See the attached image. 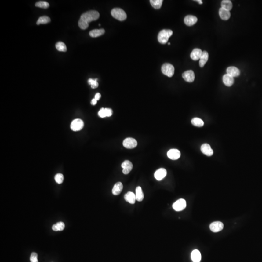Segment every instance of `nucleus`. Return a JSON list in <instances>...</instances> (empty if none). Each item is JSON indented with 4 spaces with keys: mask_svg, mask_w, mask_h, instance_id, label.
<instances>
[{
    "mask_svg": "<svg viewBox=\"0 0 262 262\" xmlns=\"http://www.w3.org/2000/svg\"><path fill=\"white\" fill-rule=\"evenodd\" d=\"M105 114H106V117H109L112 116V115L113 111L110 108H105Z\"/></svg>",
    "mask_w": 262,
    "mask_h": 262,
    "instance_id": "c9c22d12",
    "label": "nucleus"
},
{
    "mask_svg": "<svg viewBox=\"0 0 262 262\" xmlns=\"http://www.w3.org/2000/svg\"><path fill=\"white\" fill-rule=\"evenodd\" d=\"M97 100L94 98L93 99H92V101H91V104L93 105H95L97 104Z\"/></svg>",
    "mask_w": 262,
    "mask_h": 262,
    "instance_id": "4c0bfd02",
    "label": "nucleus"
},
{
    "mask_svg": "<svg viewBox=\"0 0 262 262\" xmlns=\"http://www.w3.org/2000/svg\"><path fill=\"white\" fill-rule=\"evenodd\" d=\"M167 172L166 169L163 168L159 169L155 171V178L158 181H161L166 176Z\"/></svg>",
    "mask_w": 262,
    "mask_h": 262,
    "instance_id": "4468645a",
    "label": "nucleus"
},
{
    "mask_svg": "<svg viewBox=\"0 0 262 262\" xmlns=\"http://www.w3.org/2000/svg\"><path fill=\"white\" fill-rule=\"evenodd\" d=\"M56 47L57 50L60 52H65L67 50L66 46L65 45V44L63 42H58L56 44Z\"/></svg>",
    "mask_w": 262,
    "mask_h": 262,
    "instance_id": "c85d7f7f",
    "label": "nucleus"
},
{
    "mask_svg": "<svg viewBox=\"0 0 262 262\" xmlns=\"http://www.w3.org/2000/svg\"><path fill=\"white\" fill-rule=\"evenodd\" d=\"M65 224L63 222H59L53 226L52 229L54 231H62L65 228Z\"/></svg>",
    "mask_w": 262,
    "mask_h": 262,
    "instance_id": "cd10ccee",
    "label": "nucleus"
},
{
    "mask_svg": "<svg viewBox=\"0 0 262 262\" xmlns=\"http://www.w3.org/2000/svg\"><path fill=\"white\" fill-rule=\"evenodd\" d=\"M202 52L200 49H194L190 54V57L194 61L198 60L201 58Z\"/></svg>",
    "mask_w": 262,
    "mask_h": 262,
    "instance_id": "dca6fc26",
    "label": "nucleus"
},
{
    "mask_svg": "<svg viewBox=\"0 0 262 262\" xmlns=\"http://www.w3.org/2000/svg\"><path fill=\"white\" fill-rule=\"evenodd\" d=\"M124 199L131 204H135L136 202V194L132 192H128L124 195Z\"/></svg>",
    "mask_w": 262,
    "mask_h": 262,
    "instance_id": "f3484780",
    "label": "nucleus"
},
{
    "mask_svg": "<svg viewBox=\"0 0 262 262\" xmlns=\"http://www.w3.org/2000/svg\"><path fill=\"white\" fill-rule=\"evenodd\" d=\"M50 21H51V20H50V18L49 17H47V16H42V17H40L38 19V21H37V24L38 25H39V24H48V23H50Z\"/></svg>",
    "mask_w": 262,
    "mask_h": 262,
    "instance_id": "c756f323",
    "label": "nucleus"
},
{
    "mask_svg": "<svg viewBox=\"0 0 262 262\" xmlns=\"http://www.w3.org/2000/svg\"><path fill=\"white\" fill-rule=\"evenodd\" d=\"M123 184L121 182H118L115 184L112 189V193L114 195H118L123 189Z\"/></svg>",
    "mask_w": 262,
    "mask_h": 262,
    "instance_id": "412c9836",
    "label": "nucleus"
},
{
    "mask_svg": "<svg viewBox=\"0 0 262 262\" xmlns=\"http://www.w3.org/2000/svg\"><path fill=\"white\" fill-rule=\"evenodd\" d=\"M161 71L164 75L169 77H172L174 74V67L173 65L169 63L163 64Z\"/></svg>",
    "mask_w": 262,
    "mask_h": 262,
    "instance_id": "20e7f679",
    "label": "nucleus"
},
{
    "mask_svg": "<svg viewBox=\"0 0 262 262\" xmlns=\"http://www.w3.org/2000/svg\"><path fill=\"white\" fill-rule=\"evenodd\" d=\"M38 254L35 253H32L30 256L31 262H38Z\"/></svg>",
    "mask_w": 262,
    "mask_h": 262,
    "instance_id": "72a5a7b5",
    "label": "nucleus"
},
{
    "mask_svg": "<svg viewBox=\"0 0 262 262\" xmlns=\"http://www.w3.org/2000/svg\"><path fill=\"white\" fill-rule=\"evenodd\" d=\"M54 179L56 180L57 183H58V184H61L62 183L63 180H64V176L62 174H57L54 177Z\"/></svg>",
    "mask_w": 262,
    "mask_h": 262,
    "instance_id": "473e14b6",
    "label": "nucleus"
},
{
    "mask_svg": "<svg viewBox=\"0 0 262 262\" xmlns=\"http://www.w3.org/2000/svg\"><path fill=\"white\" fill-rule=\"evenodd\" d=\"M137 142L135 139L131 137L127 138L123 142V145L127 149H132L137 146Z\"/></svg>",
    "mask_w": 262,
    "mask_h": 262,
    "instance_id": "0eeeda50",
    "label": "nucleus"
},
{
    "mask_svg": "<svg viewBox=\"0 0 262 262\" xmlns=\"http://www.w3.org/2000/svg\"><path fill=\"white\" fill-rule=\"evenodd\" d=\"M84 123L82 119L77 118L73 120L71 124V129L73 131H78L84 127Z\"/></svg>",
    "mask_w": 262,
    "mask_h": 262,
    "instance_id": "423d86ee",
    "label": "nucleus"
},
{
    "mask_svg": "<svg viewBox=\"0 0 262 262\" xmlns=\"http://www.w3.org/2000/svg\"><path fill=\"white\" fill-rule=\"evenodd\" d=\"M222 80H223L224 84L227 86L230 87V86H231L234 84V77H232V76L230 75H228V74H226V75H223Z\"/></svg>",
    "mask_w": 262,
    "mask_h": 262,
    "instance_id": "a211bd4d",
    "label": "nucleus"
},
{
    "mask_svg": "<svg viewBox=\"0 0 262 262\" xmlns=\"http://www.w3.org/2000/svg\"><path fill=\"white\" fill-rule=\"evenodd\" d=\"M208 58H209V54L206 51L202 52V53L199 61L200 67H203L204 66V65H206L207 62L208 60Z\"/></svg>",
    "mask_w": 262,
    "mask_h": 262,
    "instance_id": "aec40b11",
    "label": "nucleus"
},
{
    "mask_svg": "<svg viewBox=\"0 0 262 262\" xmlns=\"http://www.w3.org/2000/svg\"><path fill=\"white\" fill-rule=\"evenodd\" d=\"M136 200L138 202H141L144 199V194L140 187H137L136 188Z\"/></svg>",
    "mask_w": 262,
    "mask_h": 262,
    "instance_id": "393cba45",
    "label": "nucleus"
},
{
    "mask_svg": "<svg viewBox=\"0 0 262 262\" xmlns=\"http://www.w3.org/2000/svg\"><path fill=\"white\" fill-rule=\"evenodd\" d=\"M122 173L124 174H128L130 173V171L133 168L132 163L128 160H126L123 162L122 165Z\"/></svg>",
    "mask_w": 262,
    "mask_h": 262,
    "instance_id": "f8f14e48",
    "label": "nucleus"
},
{
    "mask_svg": "<svg viewBox=\"0 0 262 262\" xmlns=\"http://www.w3.org/2000/svg\"><path fill=\"white\" fill-rule=\"evenodd\" d=\"M36 7H40L42 9H47L49 7V4L45 1H40L35 4Z\"/></svg>",
    "mask_w": 262,
    "mask_h": 262,
    "instance_id": "7c9ffc66",
    "label": "nucleus"
},
{
    "mask_svg": "<svg viewBox=\"0 0 262 262\" xmlns=\"http://www.w3.org/2000/svg\"><path fill=\"white\" fill-rule=\"evenodd\" d=\"M187 206V202L183 198H180L177 200L173 204V207L174 210L176 211H181L185 209Z\"/></svg>",
    "mask_w": 262,
    "mask_h": 262,
    "instance_id": "39448f33",
    "label": "nucleus"
},
{
    "mask_svg": "<svg viewBox=\"0 0 262 262\" xmlns=\"http://www.w3.org/2000/svg\"><path fill=\"white\" fill-rule=\"evenodd\" d=\"M202 258L201 253L198 249H195L191 253V259L193 262H200Z\"/></svg>",
    "mask_w": 262,
    "mask_h": 262,
    "instance_id": "4be33fe9",
    "label": "nucleus"
},
{
    "mask_svg": "<svg viewBox=\"0 0 262 262\" xmlns=\"http://www.w3.org/2000/svg\"><path fill=\"white\" fill-rule=\"evenodd\" d=\"M100 97H101L100 94V93H97L95 96V99L97 100H99L100 99Z\"/></svg>",
    "mask_w": 262,
    "mask_h": 262,
    "instance_id": "e433bc0d",
    "label": "nucleus"
},
{
    "mask_svg": "<svg viewBox=\"0 0 262 262\" xmlns=\"http://www.w3.org/2000/svg\"><path fill=\"white\" fill-rule=\"evenodd\" d=\"M173 34V31L171 30H163L161 31L158 34V42L162 44L166 43L168 42L169 38Z\"/></svg>",
    "mask_w": 262,
    "mask_h": 262,
    "instance_id": "f03ea898",
    "label": "nucleus"
},
{
    "mask_svg": "<svg viewBox=\"0 0 262 262\" xmlns=\"http://www.w3.org/2000/svg\"><path fill=\"white\" fill-rule=\"evenodd\" d=\"M98 79H89L88 80V83L91 86V87L92 89H96L98 86H99V84L97 82Z\"/></svg>",
    "mask_w": 262,
    "mask_h": 262,
    "instance_id": "2f4dec72",
    "label": "nucleus"
},
{
    "mask_svg": "<svg viewBox=\"0 0 262 262\" xmlns=\"http://www.w3.org/2000/svg\"><path fill=\"white\" fill-rule=\"evenodd\" d=\"M196 1L198 2V4H200V5L202 4V0H197V1Z\"/></svg>",
    "mask_w": 262,
    "mask_h": 262,
    "instance_id": "58836bf2",
    "label": "nucleus"
},
{
    "mask_svg": "<svg viewBox=\"0 0 262 262\" xmlns=\"http://www.w3.org/2000/svg\"><path fill=\"white\" fill-rule=\"evenodd\" d=\"M182 77L185 81L192 83L195 80V74L193 71L189 70L184 72L182 75Z\"/></svg>",
    "mask_w": 262,
    "mask_h": 262,
    "instance_id": "1a4fd4ad",
    "label": "nucleus"
},
{
    "mask_svg": "<svg viewBox=\"0 0 262 262\" xmlns=\"http://www.w3.org/2000/svg\"><path fill=\"white\" fill-rule=\"evenodd\" d=\"M221 8L230 11L233 8V4L230 0H223L221 2Z\"/></svg>",
    "mask_w": 262,
    "mask_h": 262,
    "instance_id": "b1692460",
    "label": "nucleus"
},
{
    "mask_svg": "<svg viewBox=\"0 0 262 262\" xmlns=\"http://www.w3.org/2000/svg\"><path fill=\"white\" fill-rule=\"evenodd\" d=\"M224 227L222 222L220 221H215L213 222L210 225V229L211 231L214 233H217L223 230Z\"/></svg>",
    "mask_w": 262,
    "mask_h": 262,
    "instance_id": "6e6552de",
    "label": "nucleus"
},
{
    "mask_svg": "<svg viewBox=\"0 0 262 262\" xmlns=\"http://www.w3.org/2000/svg\"><path fill=\"white\" fill-rule=\"evenodd\" d=\"M191 123L195 126L201 127L203 126L204 125V122L201 118H193L191 120Z\"/></svg>",
    "mask_w": 262,
    "mask_h": 262,
    "instance_id": "bb28decb",
    "label": "nucleus"
},
{
    "mask_svg": "<svg viewBox=\"0 0 262 262\" xmlns=\"http://www.w3.org/2000/svg\"><path fill=\"white\" fill-rule=\"evenodd\" d=\"M227 74L230 75L232 77H238L240 75V71L235 67H230L226 70Z\"/></svg>",
    "mask_w": 262,
    "mask_h": 262,
    "instance_id": "2eb2a0df",
    "label": "nucleus"
},
{
    "mask_svg": "<svg viewBox=\"0 0 262 262\" xmlns=\"http://www.w3.org/2000/svg\"><path fill=\"white\" fill-rule=\"evenodd\" d=\"M111 14L114 18L119 21L124 20L127 18V15L125 11L119 8L113 9L111 11Z\"/></svg>",
    "mask_w": 262,
    "mask_h": 262,
    "instance_id": "7ed1b4c3",
    "label": "nucleus"
},
{
    "mask_svg": "<svg viewBox=\"0 0 262 262\" xmlns=\"http://www.w3.org/2000/svg\"><path fill=\"white\" fill-rule=\"evenodd\" d=\"M98 114H99V116L100 118H104L106 117V114H105V108H102L100 109V110L99 111Z\"/></svg>",
    "mask_w": 262,
    "mask_h": 262,
    "instance_id": "f704fd0d",
    "label": "nucleus"
},
{
    "mask_svg": "<svg viewBox=\"0 0 262 262\" xmlns=\"http://www.w3.org/2000/svg\"><path fill=\"white\" fill-rule=\"evenodd\" d=\"M219 15L221 19L224 20H228L231 17L230 12L221 7L219 10Z\"/></svg>",
    "mask_w": 262,
    "mask_h": 262,
    "instance_id": "6ab92c4d",
    "label": "nucleus"
},
{
    "mask_svg": "<svg viewBox=\"0 0 262 262\" xmlns=\"http://www.w3.org/2000/svg\"><path fill=\"white\" fill-rule=\"evenodd\" d=\"M168 157L171 160H177L181 156V152L177 149H171L167 153Z\"/></svg>",
    "mask_w": 262,
    "mask_h": 262,
    "instance_id": "9d476101",
    "label": "nucleus"
},
{
    "mask_svg": "<svg viewBox=\"0 0 262 262\" xmlns=\"http://www.w3.org/2000/svg\"><path fill=\"white\" fill-rule=\"evenodd\" d=\"M105 30L104 29H94L89 32V35L92 38H97L104 34Z\"/></svg>",
    "mask_w": 262,
    "mask_h": 262,
    "instance_id": "5701e85b",
    "label": "nucleus"
},
{
    "mask_svg": "<svg viewBox=\"0 0 262 262\" xmlns=\"http://www.w3.org/2000/svg\"><path fill=\"white\" fill-rule=\"evenodd\" d=\"M150 3L151 6L156 9H160L163 4V0H151Z\"/></svg>",
    "mask_w": 262,
    "mask_h": 262,
    "instance_id": "a878e982",
    "label": "nucleus"
},
{
    "mask_svg": "<svg viewBox=\"0 0 262 262\" xmlns=\"http://www.w3.org/2000/svg\"><path fill=\"white\" fill-rule=\"evenodd\" d=\"M201 151L204 155L207 156H211L214 154L213 150L212 149L210 145L207 143H205L202 145L201 147Z\"/></svg>",
    "mask_w": 262,
    "mask_h": 262,
    "instance_id": "9b49d317",
    "label": "nucleus"
},
{
    "mask_svg": "<svg viewBox=\"0 0 262 262\" xmlns=\"http://www.w3.org/2000/svg\"><path fill=\"white\" fill-rule=\"evenodd\" d=\"M168 44H169V45H170V43H168Z\"/></svg>",
    "mask_w": 262,
    "mask_h": 262,
    "instance_id": "ea45409f",
    "label": "nucleus"
},
{
    "mask_svg": "<svg viewBox=\"0 0 262 262\" xmlns=\"http://www.w3.org/2000/svg\"><path fill=\"white\" fill-rule=\"evenodd\" d=\"M197 21V18L194 16L187 15L184 19V24L187 26H192L196 24Z\"/></svg>",
    "mask_w": 262,
    "mask_h": 262,
    "instance_id": "ddd939ff",
    "label": "nucleus"
},
{
    "mask_svg": "<svg viewBox=\"0 0 262 262\" xmlns=\"http://www.w3.org/2000/svg\"><path fill=\"white\" fill-rule=\"evenodd\" d=\"M99 13L97 11H89L83 13L78 22L79 27L82 29H86L89 27V23L91 21L97 20L99 18Z\"/></svg>",
    "mask_w": 262,
    "mask_h": 262,
    "instance_id": "f257e3e1",
    "label": "nucleus"
}]
</instances>
